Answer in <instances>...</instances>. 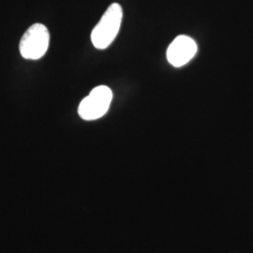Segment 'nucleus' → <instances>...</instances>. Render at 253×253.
I'll list each match as a JSON object with an SVG mask.
<instances>
[{"label":"nucleus","instance_id":"f257e3e1","mask_svg":"<svg viewBox=\"0 0 253 253\" xmlns=\"http://www.w3.org/2000/svg\"><path fill=\"white\" fill-rule=\"evenodd\" d=\"M123 18L122 7L113 3L91 32V42L97 49L108 48L118 36Z\"/></svg>","mask_w":253,"mask_h":253},{"label":"nucleus","instance_id":"f03ea898","mask_svg":"<svg viewBox=\"0 0 253 253\" xmlns=\"http://www.w3.org/2000/svg\"><path fill=\"white\" fill-rule=\"evenodd\" d=\"M50 43V33L42 24L28 27L19 44L21 55L28 60H38L46 54Z\"/></svg>","mask_w":253,"mask_h":253},{"label":"nucleus","instance_id":"7ed1b4c3","mask_svg":"<svg viewBox=\"0 0 253 253\" xmlns=\"http://www.w3.org/2000/svg\"><path fill=\"white\" fill-rule=\"evenodd\" d=\"M113 100V92L106 85H99L93 88L89 95L80 102L78 114L86 121L102 118L108 112Z\"/></svg>","mask_w":253,"mask_h":253},{"label":"nucleus","instance_id":"20e7f679","mask_svg":"<svg viewBox=\"0 0 253 253\" xmlns=\"http://www.w3.org/2000/svg\"><path fill=\"white\" fill-rule=\"evenodd\" d=\"M197 53V44L190 37H176L167 50V59L173 67L179 68L194 57Z\"/></svg>","mask_w":253,"mask_h":253}]
</instances>
